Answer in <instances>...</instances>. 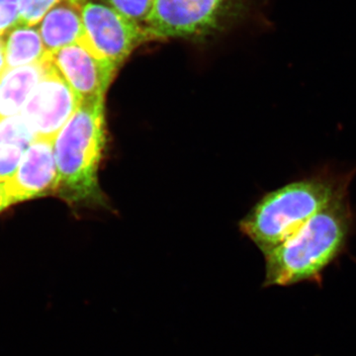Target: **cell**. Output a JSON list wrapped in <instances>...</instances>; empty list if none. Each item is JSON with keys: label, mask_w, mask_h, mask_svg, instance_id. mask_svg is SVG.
Segmentation results:
<instances>
[{"label": "cell", "mask_w": 356, "mask_h": 356, "mask_svg": "<svg viewBox=\"0 0 356 356\" xmlns=\"http://www.w3.org/2000/svg\"><path fill=\"white\" fill-rule=\"evenodd\" d=\"M355 170H323L267 193L241 222V229L266 254L332 203L348 195Z\"/></svg>", "instance_id": "cell-1"}, {"label": "cell", "mask_w": 356, "mask_h": 356, "mask_svg": "<svg viewBox=\"0 0 356 356\" xmlns=\"http://www.w3.org/2000/svg\"><path fill=\"white\" fill-rule=\"evenodd\" d=\"M355 225L348 195L332 203L294 236L264 254V286H290L320 280L346 252Z\"/></svg>", "instance_id": "cell-2"}, {"label": "cell", "mask_w": 356, "mask_h": 356, "mask_svg": "<svg viewBox=\"0 0 356 356\" xmlns=\"http://www.w3.org/2000/svg\"><path fill=\"white\" fill-rule=\"evenodd\" d=\"M104 100L81 102L54 139L57 194L72 206H104L98 170L105 144Z\"/></svg>", "instance_id": "cell-3"}, {"label": "cell", "mask_w": 356, "mask_h": 356, "mask_svg": "<svg viewBox=\"0 0 356 356\" xmlns=\"http://www.w3.org/2000/svg\"><path fill=\"white\" fill-rule=\"evenodd\" d=\"M247 0H156L145 28L153 40L209 36L243 13Z\"/></svg>", "instance_id": "cell-4"}, {"label": "cell", "mask_w": 356, "mask_h": 356, "mask_svg": "<svg viewBox=\"0 0 356 356\" xmlns=\"http://www.w3.org/2000/svg\"><path fill=\"white\" fill-rule=\"evenodd\" d=\"M43 76L23 107V118L35 137L53 140L81 105L47 53L43 60Z\"/></svg>", "instance_id": "cell-5"}, {"label": "cell", "mask_w": 356, "mask_h": 356, "mask_svg": "<svg viewBox=\"0 0 356 356\" xmlns=\"http://www.w3.org/2000/svg\"><path fill=\"white\" fill-rule=\"evenodd\" d=\"M83 18L89 43L118 70L138 47L153 40L144 25L129 19L104 2L84 0Z\"/></svg>", "instance_id": "cell-6"}, {"label": "cell", "mask_w": 356, "mask_h": 356, "mask_svg": "<svg viewBox=\"0 0 356 356\" xmlns=\"http://www.w3.org/2000/svg\"><path fill=\"white\" fill-rule=\"evenodd\" d=\"M50 56L81 103L104 100L118 69L99 55L86 37Z\"/></svg>", "instance_id": "cell-7"}, {"label": "cell", "mask_w": 356, "mask_h": 356, "mask_svg": "<svg viewBox=\"0 0 356 356\" xmlns=\"http://www.w3.org/2000/svg\"><path fill=\"white\" fill-rule=\"evenodd\" d=\"M6 184L11 205L57 193L58 175L54 140L42 138L33 140L25 149L15 175Z\"/></svg>", "instance_id": "cell-8"}, {"label": "cell", "mask_w": 356, "mask_h": 356, "mask_svg": "<svg viewBox=\"0 0 356 356\" xmlns=\"http://www.w3.org/2000/svg\"><path fill=\"white\" fill-rule=\"evenodd\" d=\"M83 2L84 0H62L37 25L47 53H54L86 38Z\"/></svg>", "instance_id": "cell-9"}, {"label": "cell", "mask_w": 356, "mask_h": 356, "mask_svg": "<svg viewBox=\"0 0 356 356\" xmlns=\"http://www.w3.org/2000/svg\"><path fill=\"white\" fill-rule=\"evenodd\" d=\"M43 76V63L7 69L0 76V119L15 116Z\"/></svg>", "instance_id": "cell-10"}, {"label": "cell", "mask_w": 356, "mask_h": 356, "mask_svg": "<svg viewBox=\"0 0 356 356\" xmlns=\"http://www.w3.org/2000/svg\"><path fill=\"white\" fill-rule=\"evenodd\" d=\"M3 38L7 69L37 64L47 55L38 26L16 24Z\"/></svg>", "instance_id": "cell-11"}, {"label": "cell", "mask_w": 356, "mask_h": 356, "mask_svg": "<svg viewBox=\"0 0 356 356\" xmlns=\"http://www.w3.org/2000/svg\"><path fill=\"white\" fill-rule=\"evenodd\" d=\"M36 139L22 115L0 119V143L18 145L27 149Z\"/></svg>", "instance_id": "cell-12"}, {"label": "cell", "mask_w": 356, "mask_h": 356, "mask_svg": "<svg viewBox=\"0 0 356 356\" xmlns=\"http://www.w3.org/2000/svg\"><path fill=\"white\" fill-rule=\"evenodd\" d=\"M156 0H104V3L129 19L144 25Z\"/></svg>", "instance_id": "cell-13"}, {"label": "cell", "mask_w": 356, "mask_h": 356, "mask_svg": "<svg viewBox=\"0 0 356 356\" xmlns=\"http://www.w3.org/2000/svg\"><path fill=\"white\" fill-rule=\"evenodd\" d=\"M62 0H19L17 24L37 26L54 6Z\"/></svg>", "instance_id": "cell-14"}, {"label": "cell", "mask_w": 356, "mask_h": 356, "mask_svg": "<svg viewBox=\"0 0 356 356\" xmlns=\"http://www.w3.org/2000/svg\"><path fill=\"white\" fill-rule=\"evenodd\" d=\"M25 149L18 145L0 143V181H8L15 175Z\"/></svg>", "instance_id": "cell-15"}, {"label": "cell", "mask_w": 356, "mask_h": 356, "mask_svg": "<svg viewBox=\"0 0 356 356\" xmlns=\"http://www.w3.org/2000/svg\"><path fill=\"white\" fill-rule=\"evenodd\" d=\"M19 18V0H0V35L14 27Z\"/></svg>", "instance_id": "cell-16"}, {"label": "cell", "mask_w": 356, "mask_h": 356, "mask_svg": "<svg viewBox=\"0 0 356 356\" xmlns=\"http://www.w3.org/2000/svg\"><path fill=\"white\" fill-rule=\"evenodd\" d=\"M10 205L8 194H7L6 182L0 181V212Z\"/></svg>", "instance_id": "cell-17"}, {"label": "cell", "mask_w": 356, "mask_h": 356, "mask_svg": "<svg viewBox=\"0 0 356 356\" xmlns=\"http://www.w3.org/2000/svg\"><path fill=\"white\" fill-rule=\"evenodd\" d=\"M6 70V44H4L3 35H0V76Z\"/></svg>", "instance_id": "cell-18"}]
</instances>
